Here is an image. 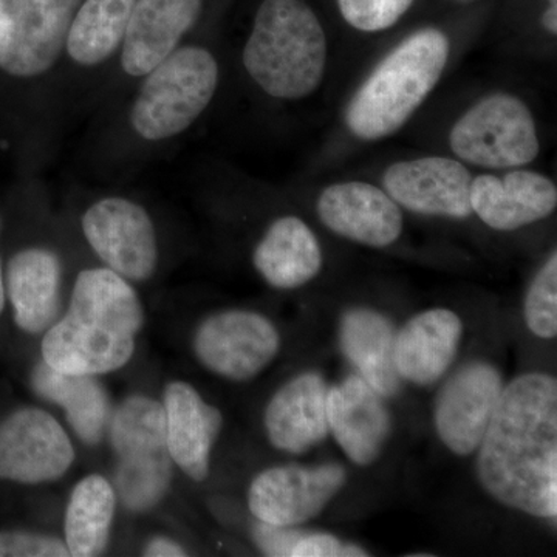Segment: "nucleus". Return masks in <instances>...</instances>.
<instances>
[{"label": "nucleus", "mask_w": 557, "mask_h": 557, "mask_svg": "<svg viewBox=\"0 0 557 557\" xmlns=\"http://www.w3.org/2000/svg\"><path fill=\"white\" fill-rule=\"evenodd\" d=\"M220 78L218 54L203 40L180 47L89 121L81 163L101 180L139 171L199 123L218 95Z\"/></svg>", "instance_id": "obj_1"}, {"label": "nucleus", "mask_w": 557, "mask_h": 557, "mask_svg": "<svg viewBox=\"0 0 557 557\" xmlns=\"http://www.w3.org/2000/svg\"><path fill=\"white\" fill-rule=\"evenodd\" d=\"M81 0H0V109L22 174L53 164L69 135L62 108L65 36Z\"/></svg>", "instance_id": "obj_2"}, {"label": "nucleus", "mask_w": 557, "mask_h": 557, "mask_svg": "<svg viewBox=\"0 0 557 557\" xmlns=\"http://www.w3.org/2000/svg\"><path fill=\"white\" fill-rule=\"evenodd\" d=\"M475 471L487 496L539 519L557 516V381L525 373L504 387Z\"/></svg>", "instance_id": "obj_3"}, {"label": "nucleus", "mask_w": 557, "mask_h": 557, "mask_svg": "<svg viewBox=\"0 0 557 557\" xmlns=\"http://www.w3.org/2000/svg\"><path fill=\"white\" fill-rule=\"evenodd\" d=\"M143 325L134 284L101 263L84 267L73 277L64 317L46 330L42 361L70 375H108L129 364Z\"/></svg>", "instance_id": "obj_4"}, {"label": "nucleus", "mask_w": 557, "mask_h": 557, "mask_svg": "<svg viewBox=\"0 0 557 557\" xmlns=\"http://www.w3.org/2000/svg\"><path fill=\"white\" fill-rule=\"evenodd\" d=\"M251 83L273 100L310 97L324 78L327 39L304 0H263L244 50Z\"/></svg>", "instance_id": "obj_5"}, {"label": "nucleus", "mask_w": 557, "mask_h": 557, "mask_svg": "<svg viewBox=\"0 0 557 557\" xmlns=\"http://www.w3.org/2000/svg\"><path fill=\"white\" fill-rule=\"evenodd\" d=\"M449 49V39L437 28H423L403 40L348 102L351 134L375 141L401 129L437 86Z\"/></svg>", "instance_id": "obj_6"}, {"label": "nucleus", "mask_w": 557, "mask_h": 557, "mask_svg": "<svg viewBox=\"0 0 557 557\" xmlns=\"http://www.w3.org/2000/svg\"><path fill=\"white\" fill-rule=\"evenodd\" d=\"M135 0H81L62 53V108L69 129L89 121L119 61Z\"/></svg>", "instance_id": "obj_7"}, {"label": "nucleus", "mask_w": 557, "mask_h": 557, "mask_svg": "<svg viewBox=\"0 0 557 557\" xmlns=\"http://www.w3.org/2000/svg\"><path fill=\"white\" fill-rule=\"evenodd\" d=\"M108 431L116 457V497L131 512L145 515L163 502L174 479L163 405L131 395L113 410Z\"/></svg>", "instance_id": "obj_8"}, {"label": "nucleus", "mask_w": 557, "mask_h": 557, "mask_svg": "<svg viewBox=\"0 0 557 557\" xmlns=\"http://www.w3.org/2000/svg\"><path fill=\"white\" fill-rule=\"evenodd\" d=\"M76 223L101 265L132 284H145L159 273V226L145 201L116 190L94 194L81 208Z\"/></svg>", "instance_id": "obj_9"}, {"label": "nucleus", "mask_w": 557, "mask_h": 557, "mask_svg": "<svg viewBox=\"0 0 557 557\" xmlns=\"http://www.w3.org/2000/svg\"><path fill=\"white\" fill-rule=\"evenodd\" d=\"M449 143L461 160L490 170L523 166L541 149L530 109L509 94H494L472 106L454 124Z\"/></svg>", "instance_id": "obj_10"}, {"label": "nucleus", "mask_w": 557, "mask_h": 557, "mask_svg": "<svg viewBox=\"0 0 557 557\" xmlns=\"http://www.w3.org/2000/svg\"><path fill=\"white\" fill-rule=\"evenodd\" d=\"M197 361L220 379L247 383L281 350V335L269 318L249 310H223L200 322L193 339Z\"/></svg>", "instance_id": "obj_11"}, {"label": "nucleus", "mask_w": 557, "mask_h": 557, "mask_svg": "<svg viewBox=\"0 0 557 557\" xmlns=\"http://www.w3.org/2000/svg\"><path fill=\"white\" fill-rule=\"evenodd\" d=\"M346 482V468L338 463L267 468L249 485L248 508L259 522L276 527L304 525L329 507Z\"/></svg>", "instance_id": "obj_12"}, {"label": "nucleus", "mask_w": 557, "mask_h": 557, "mask_svg": "<svg viewBox=\"0 0 557 557\" xmlns=\"http://www.w3.org/2000/svg\"><path fill=\"white\" fill-rule=\"evenodd\" d=\"M67 432L47 410L24 408L0 423V480L40 485L57 482L75 461Z\"/></svg>", "instance_id": "obj_13"}, {"label": "nucleus", "mask_w": 557, "mask_h": 557, "mask_svg": "<svg viewBox=\"0 0 557 557\" xmlns=\"http://www.w3.org/2000/svg\"><path fill=\"white\" fill-rule=\"evenodd\" d=\"M504 379L490 362L474 361L454 373L435 398L440 442L458 457L474 454L504 392Z\"/></svg>", "instance_id": "obj_14"}, {"label": "nucleus", "mask_w": 557, "mask_h": 557, "mask_svg": "<svg viewBox=\"0 0 557 557\" xmlns=\"http://www.w3.org/2000/svg\"><path fill=\"white\" fill-rule=\"evenodd\" d=\"M67 263L53 244L25 245L3 267L5 296L13 309L14 324L38 335L53 324L61 310Z\"/></svg>", "instance_id": "obj_15"}, {"label": "nucleus", "mask_w": 557, "mask_h": 557, "mask_svg": "<svg viewBox=\"0 0 557 557\" xmlns=\"http://www.w3.org/2000/svg\"><path fill=\"white\" fill-rule=\"evenodd\" d=\"M384 188L408 211L463 220L471 218L472 175L460 161L424 157L399 161L384 172Z\"/></svg>", "instance_id": "obj_16"}, {"label": "nucleus", "mask_w": 557, "mask_h": 557, "mask_svg": "<svg viewBox=\"0 0 557 557\" xmlns=\"http://www.w3.org/2000/svg\"><path fill=\"white\" fill-rule=\"evenodd\" d=\"M327 420L330 434L358 467L375 463L392 435L386 398L358 373L329 387Z\"/></svg>", "instance_id": "obj_17"}, {"label": "nucleus", "mask_w": 557, "mask_h": 557, "mask_svg": "<svg viewBox=\"0 0 557 557\" xmlns=\"http://www.w3.org/2000/svg\"><path fill=\"white\" fill-rule=\"evenodd\" d=\"M318 215L333 233L372 248H386L403 233L398 205L383 189L362 182L336 183L322 190Z\"/></svg>", "instance_id": "obj_18"}, {"label": "nucleus", "mask_w": 557, "mask_h": 557, "mask_svg": "<svg viewBox=\"0 0 557 557\" xmlns=\"http://www.w3.org/2000/svg\"><path fill=\"white\" fill-rule=\"evenodd\" d=\"M161 405L166 418L168 449L175 467L194 482H203L211 468V454L222 431L223 416L186 381H171Z\"/></svg>", "instance_id": "obj_19"}, {"label": "nucleus", "mask_w": 557, "mask_h": 557, "mask_svg": "<svg viewBox=\"0 0 557 557\" xmlns=\"http://www.w3.org/2000/svg\"><path fill=\"white\" fill-rule=\"evenodd\" d=\"M329 384L318 372H304L287 381L271 397L263 428L274 449L306 454L329 437Z\"/></svg>", "instance_id": "obj_20"}, {"label": "nucleus", "mask_w": 557, "mask_h": 557, "mask_svg": "<svg viewBox=\"0 0 557 557\" xmlns=\"http://www.w3.org/2000/svg\"><path fill=\"white\" fill-rule=\"evenodd\" d=\"M472 214L496 231H515L547 219L557 207L555 183L531 171L504 177L479 175L471 183Z\"/></svg>", "instance_id": "obj_21"}, {"label": "nucleus", "mask_w": 557, "mask_h": 557, "mask_svg": "<svg viewBox=\"0 0 557 557\" xmlns=\"http://www.w3.org/2000/svg\"><path fill=\"white\" fill-rule=\"evenodd\" d=\"M463 322L448 309L421 311L395 333L394 362L399 379L417 386L437 383L457 357Z\"/></svg>", "instance_id": "obj_22"}, {"label": "nucleus", "mask_w": 557, "mask_h": 557, "mask_svg": "<svg viewBox=\"0 0 557 557\" xmlns=\"http://www.w3.org/2000/svg\"><path fill=\"white\" fill-rule=\"evenodd\" d=\"M251 260L270 287L295 289L309 284L321 271V245L302 219L282 215L263 231Z\"/></svg>", "instance_id": "obj_23"}, {"label": "nucleus", "mask_w": 557, "mask_h": 557, "mask_svg": "<svg viewBox=\"0 0 557 557\" xmlns=\"http://www.w3.org/2000/svg\"><path fill=\"white\" fill-rule=\"evenodd\" d=\"M395 329L391 319L372 309L347 310L339 321V346L358 375L384 398L401 391L394 362Z\"/></svg>", "instance_id": "obj_24"}, {"label": "nucleus", "mask_w": 557, "mask_h": 557, "mask_svg": "<svg viewBox=\"0 0 557 557\" xmlns=\"http://www.w3.org/2000/svg\"><path fill=\"white\" fill-rule=\"evenodd\" d=\"M33 392L65 412L69 426L87 446H95L108 431L112 405L97 376L70 375L40 361L33 369Z\"/></svg>", "instance_id": "obj_25"}, {"label": "nucleus", "mask_w": 557, "mask_h": 557, "mask_svg": "<svg viewBox=\"0 0 557 557\" xmlns=\"http://www.w3.org/2000/svg\"><path fill=\"white\" fill-rule=\"evenodd\" d=\"M115 487L100 474H90L73 486L64 516V539L69 555H104L116 512Z\"/></svg>", "instance_id": "obj_26"}, {"label": "nucleus", "mask_w": 557, "mask_h": 557, "mask_svg": "<svg viewBox=\"0 0 557 557\" xmlns=\"http://www.w3.org/2000/svg\"><path fill=\"white\" fill-rule=\"evenodd\" d=\"M523 314L530 332L541 339L557 335V255L553 252L528 289Z\"/></svg>", "instance_id": "obj_27"}, {"label": "nucleus", "mask_w": 557, "mask_h": 557, "mask_svg": "<svg viewBox=\"0 0 557 557\" xmlns=\"http://www.w3.org/2000/svg\"><path fill=\"white\" fill-rule=\"evenodd\" d=\"M344 20L361 32H381L397 24L413 0H338Z\"/></svg>", "instance_id": "obj_28"}, {"label": "nucleus", "mask_w": 557, "mask_h": 557, "mask_svg": "<svg viewBox=\"0 0 557 557\" xmlns=\"http://www.w3.org/2000/svg\"><path fill=\"white\" fill-rule=\"evenodd\" d=\"M65 542L35 531H0V557H67Z\"/></svg>", "instance_id": "obj_29"}, {"label": "nucleus", "mask_w": 557, "mask_h": 557, "mask_svg": "<svg viewBox=\"0 0 557 557\" xmlns=\"http://www.w3.org/2000/svg\"><path fill=\"white\" fill-rule=\"evenodd\" d=\"M364 548L341 541L329 533H307L300 531L298 541L293 545L289 557H364Z\"/></svg>", "instance_id": "obj_30"}, {"label": "nucleus", "mask_w": 557, "mask_h": 557, "mask_svg": "<svg viewBox=\"0 0 557 557\" xmlns=\"http://www.w3.org/2000/svg\"><path fill=\"white\" fill-rule=\"evenodd\" d=\"M300 531L296 527H276L259 522L252 528V539L260 552L267 556L289 557Z\"/></svg>", "instance_id": "obj_31"}, {"label": "nucleus", "mask_w": 557, "mask_h": 557, "mask_svg": "<svg viewBox=\"0 0 557 557\" xmlns=\"http://www.w3.org/2000/svg\"><path fill=\"white\" fill-rule=\"evenodd\" d=\"M186 549L171 537H152L143 548V556L148 557H177L186 556Z\"/></svg>", "instance_id": "obj_32"}, {"label": "nucleus", "mask_w": 557, "mask_h": 557, "mask_svg": "<svg viewBox=\"0 0 557 557\" xmlns=\"http://www.w3.org/2000/svg\"><path fill=\"white\" fill-rule=\"evenodd\" d=\"M542 22H544L545 28H547V30L549 33H553V35H556V33H557V5L548 7V10L545 11L544 20H542Z\"/></svg>", "instance_id": "obj_33"}, {"label": "nucleus", "mask_w": 557, "mask_h": 557, "mask_svg": "<svg viewBox=\"0 0 557 557\" xmlns=\"http://www.w3.org/2000/svg\"><path fill=\"white\" fill-rule=\"evenodd\" d=\"M0 230H2V219H0ZM7 296L5 284H3V263L0 259V313L5 309Z\"/></svg>", "instance_id": "obj_34"}, {"label": "nucleus", "mask_w": 557, "mask_h": 557, "mask_svg": "<svg viewBox=\"0 0 557 557\" xmlns=\"http://www.w3.org/2000/svg\"><path fill=\"white\" fill-rule=\"evenodd\" d=\"M549 5H557V0H549Z\"/></svg>", "instance_id": "obj_35"}]
</instances>
